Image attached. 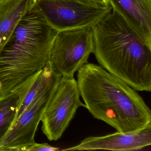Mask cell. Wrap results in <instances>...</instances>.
Here are the masks:
<instances>
[{"label": "cell", "instance_id": "15", "mask_svg": "<svg viewBox=\"0 0 151 151\" xmlns=\"http://www.w3.org/2000/svg\"><path fill=\"white\" fill-rule=\"evenodd\" d=\"M36 1H37V0H33V1H34V3H35V2H36Z\"/></svg>", "mask_w": 151, "mask_h": 151}, {"label": "cell", "instance_id": "4", "mask_svg": "<svg viewBox=\"0 0 151 151\" xmlns=\"http://www.w3.org/2000/svg\"><path fill=\"white\" fill-rule=\"evenodd\" d=\"M33 7L58 31L93 26L112 11L111 5L85 0H37Z\"/></svg>", "mask_w": 151, "mask_h": 151}, {"label": "cell", "instance_id": "9", "mask_svg": "<svg viewBox=\"0 0 151 151\" xmlns=\"http://www.w3.org/2000/svg\"><path fill=\"white\" fill-rule=\"evenodd\" d=\"M135 31L151 46V0H108Z\"/></svg>", "mask_w": 151, "mask_h": 151}, {"label": "cell", "instance_id": "14", "mask_svg": "<svg viewBox=\"0 0 151 151\" xmlns=\"http://www.w3.org/2000/svg\"><path fill=\"white\" fill-rule=\"evenodd\" d=\"M86 1H90L95 4L102 5H109L108 0H85Z\"/></svg>", "mask_w": 151, "mask_h": 151}, {"label": "cell", "instance_id": "13", "mask_svg": "<svg viewBox=\"0 0 151 151\" xmlns=\"http://www.w3.org/2000/svg\"><path fill=\"white\" fill-rule=\"evenodd\" d=\"M60 150V148L52 146L49 145L48 143H36L26 148L25 151H57Z\"/></svg>", "mask_w": 151, "mask_h": 151}, {"label": "cell", "instance_id": "3", "mask_svg": "<svg viewBox=\"0 0 151 151\" xmlns=\"http://www.w3.org/2000/svg\"><path fill=\"white\" fill-rule=\"evenodd\" d=\"M58 32L33 6L25 14L0 52V97L44 68Z\"/></svg>", "mask_w": 151, "mask_h": 151}, {"label": "cell", "instance_id": "1", "mask_svg": "<svg viewBox=\"0 0 151 151\" xmlns=\"http://www.w3.org/2000/svg\"><path fill=\"white\" fill-rule=\"evenodd\" d=\"M80 96L94 118L120 132H133L151 124V110L142 97L101 66L87 63L77 71Z\"/></svg>", "mask_w": 151, "mask_h": 151}, {"label": "cell", "instance_id": "8", "mask_svg": "<svg viewBox=\"0 0 151 151\" xmlns=\"http://www.w3.org/2000/svg\"><path fill=\"white\" fill-rule=\"evenodd\" d=\"M151 145V124L133 132L117 131L112 134L86 138L78 145L63 151L139 150Z\"/></svg>", "mask_w": 151, "mask_h": 151}, {"label": "cell", "instance_id": "10", "mask_svg": "<svg viewBox=\"0 0 151 151\" xmlns=\"http://www.w3.org/2000/svg\"><path fill=\"white\" fill-rule=\"evenodd\" d=\"M34 4L33 0H0V52Z\"/></svg>", "mask_w": 151, "mask_h": 151}, {"label": "cell", "instance_id": "6", "mask_svg": "<svg viewBox=\"0 0 151 151\" xmlns=\"http://www.w3.org/2000/svg\"><path fill=\"white\" fill-rule=\"evenodd\" d=\"M93 50V26L60 31L54 40L49 61L54 70L62 76L74 77L88 63Z\"/></svg>", "mask_w": 151, "mask_h": 151}, {"label": "cell", "instance_id": "7", "mask_svg": "<svg viewBox=\"0 0 151 151\" xmlns=\"http://www.w3.org/2000/svg\"><path fill=\"white\" fill-rule=\"evenodd\" d=\"M55 86L38 96L14 123L0 140V151H25L36 143L37 129Z\"/></svg>", "mask_w": 151, "mask_h": 151}, {"label": "cell", "instance_id": "11", "mask_svg": "<svg viewBox=\"0 0 151 151\" xmlns=\"http://www.w3.org/2000/svg\"><path fill=\"white\" fill-rule=\"evenodd\" d=\"M37 74L8 93L0 97V140L14 124L19 105L35 79Z\"/></svg>", "mask_w": 151, "mask_h": 151}, {"label": "cell", "instance_id": "12", "mask_svg": "<svg viewBox=\"0 0 151 151\" xmlns=\"http://www.w3.org/2000/svg\"><path fill=\"white\" fill-rule=\"evenodd\" d=\"M61 76L54 70L50 61L38 72L19 105L14 122L38 96L54 87Z\"/></svg>", "mask_w": 151, "mask_h": 151}, {"label": "cell", "instance_id": "5", "mask_svg": "<svg viewBox=\"0 0 151 151\" xmlns=\"http://www.w3.org/2000/svg\"><path fill=\"white\" fill-rule=\"evenodd\" d=\"M77 82L74 77L61 76L56 83L41 119V129L50 141L60 138L80 107Z\"/></svg>", "mask_w": 151, "mask_h": 151}, {"label": "cell", "instance_id": "2", "mask_svg": "<svg viewBox=\"0 0 151 151\" xmlns=\"http://www.w3.org/2000/svg\"><path fill=\"white\" fill-rule=\"evenodd\" d=\"M112 10L93 26V53L101 67L134 90L150 92L151 46Z\"/></svg>", "mask_w": 151, "mask_h": 151}]
</instances>
